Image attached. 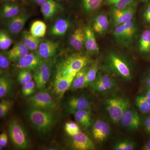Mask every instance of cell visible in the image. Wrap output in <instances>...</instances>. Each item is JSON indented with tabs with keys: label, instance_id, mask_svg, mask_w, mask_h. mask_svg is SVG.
<instances>
[{
	"label": "cell",
	"instance_id": "obj_23",
	"mask_svg": "<svg viewBox=\"0 0 150 150\" xmlns=\"http://www.w3.org/2000/svg\"><path fill=\"white\" fill-rule=\"evenodd\" d=\"M75 120L78 123L85 128H88L91 124V110L83 109L73 112Z\"/></svg>",
	"mask_w": 150,
	"mask_h": 150
},
{
	"label": "cell",
	"instance_id": "obj_26",
	"mask_svg": "<svg viewBox=\"0 0 150 150\" xmlns=\"http://www.w3.org/2000/svg\"><path fill=\"white\" fill-rule=\"evenodd\" d=\"M22 42L30 51H34L38 49L40 43V38L35 37L30 32L25 31L22 35Z\"/></svg>",
	"mask_w": 150,
	"mask_h": 150
},
{
	"label": "cell",
	"instance_id": "obj_15",
	"mask_svg": "<svg viewBox=\"0 0 150 150\" xmlns=\"http://www.w3.org/2000/svg\"><path fill=\"white\" fill-rule=\"evenodd\" d=\"M135 9L131 6L123 9L114 8L112 12V18L117 26L131 21L134 16Z\"/></svg>",
	"mask_w": 150,
	"mask_h": 150
},
{
	"label": "cell",
	"instance_id": "obj_50",
	"mask_svg": "<svg viewBox=\"0 0 150 150\" xmlns=\"http://www.w3.org/2000/svg\"><path fill=\"white\" fill-rule=\"evenodd\" d=\"M142 1H149V0H142Z\"/></svg>",
	"mask_w": 150,
	"mask_h": 150
},
{
	"label": "cell",
	"instance_id": "obj_49",
	"mask_svg": "<svg viewBox=\"0 0 150 150\" xmlns=\"http://www.w3.org/2000/svg\"><path fill=\"white\" fill-rule=\"evenodd\" d=\"M147 85L149 87V88H150V76L149 78V79L147 81Z\"/></svg>",
	"mask_w": 150,
	"mask_h": 150
},
{
	"label": "cell",
	"instance_id": "obj_40",
	"mask_svg": "<svg viewBox=\"0 0 150 150\" xmlns=\"http://www.w3.org/2000/svg\"><path fill=\"white\" fill-rule=\"evenodd\" d=\"M135 148V144L130 141H122L115 144L114 149L115 150H132Z\"/></svg>",
	"mask_w": 150,
	"mask_h": 150
},
{
	"label": "cell",
	"instance_id": "obj_8",
	"mask_svg": "<svg viewBox=\"0 0 150 150\" xmlns=\"http://www.w3.org/2000/svg\"><path fill=\"white\" fill-rule=\"evenodd\" d=\"M50 67L47 63L43 62L34 71L33 80L36 84V88L41 90L45 88L50 77Z\"/></svg>",
	"mask_w": 150,
	"mask_h": 150
},
{
	"label": "cell",
	"instance_id": "obj_22",
	"mask_svg": "<svg viewBox=\"0 0 150 150\" xmlns=\"http://www.w3.org/2000/svg\"><path fill=\"white\" fill-rule=\"evenodd\" d=\"M61 9L62 7L54 0H47L40 6V11L45 19L51 18Z\"/></svg>",
	"mask_w": 150,
	"mask_h": 150
},
{
	"label": "cell",
	"instance_id": "obj_35",
	"mask_svg": "<svg viewBox=\"0 0 150 150\" xmlns=\"http://www.w3.org/2000/svg\"><path fill=\"white\" fill-rule=\"evenodd\" d=\"M103 1V0H82L83 6L86 11H93L100 6Z\"/></svg>",
	"mask_w": 150,
	"mask_h": 150
},
{
	"label": "cell",
	"instance_id": "obj_33",
	"mask_svg": "<svg viewBox=\"0 0 150 150\" xmlns=\"http://www.w3.org/2000/svg\"><path fill=\"white\" fill-rule=\"evenodd\" d=\"M109 4L115 8L123 9L132 6L134 0H106Z\"/></svg>",
	"mask_w": 150,
	"mask_h": 150
},
{
	"label": "cell",
	"instance_id": "obj_11",
	"mask_svg": "<svg viewBox=\"0 0 150 150\" xmlns=\"http://www.w3.org/2000/svg\"><path fill=\"white\" fill-rule=\"evenodd\" d=\"M91 85L93 91L102 93L112 88L115 82L112 78L108 75H99Z\"/></svg>",
	"mask_w": 150,
	"mask_h": 150
},
{
	"label": "cell",
	"instance_id": "obj_47",
	"mask_svg": "<svg viewBox=\"0 0 150 150\" xmlns=\"http://www.w3.org/2000/svg\"><path fill=\"white\" fill-rule=\"evenodd\" d=\"M33 1H34L37 4L41 6V5L43 4V3L46 1L47 0H33Z\"/></svg>",
	"mask_w": 150,
	"mask_h": 150
},
{
	"label": "cell",
	"instance_id": "obj_27",
	"mask_svg": "<svg viewBox=\"0 0 150 150\" xmlns=\"http://www.w3.org/2000/svg\"><path fill=\"white\" fill-rule=\"evenodd\" d=\"M20 13L19 6L16 4L6 3L3 6L1 15L5 19L12 18Z\"/></svg>",
	"mask_w": 150,
	"mask_h": 150
},
{
	"label": "cell",
	"instance_id": "obj_44",
	"mask_svg": "<svg viewBox=\"0 0 150 150\" xmlns=\"http://www.w3.org/2000/svg\"><path fill=\"white\" fill-rule=\"evenodd\" d=\"M144 18L147 23L150 24V4L145 9L144 13Z\"/></svg>",
	"mask_w": 150,
	"mask_h": 150
},
{
	"label": "cell",
	"instance_id": "obj_16",
	"mask_svg": "<svg viewBox=\"0 0 150 150\" xmlns=\"http://www.w3.org/2000/svg\"><path fill=\"white\" fill-rule=\"evenodd\" d=\"M59 43L51 40L40 42L38 48V54L43 59H48L54 56L59 48Z\"/></svg>",
	"mask_w": 150,
	"mask_h": 150
},
{
	"label": "cell",
	"instance_id": "obj_13",
	"mask_svg": "<svg viewBox=\"0 0 150 150\" xmlns=\"http://www.w3.org/2000/svg\"><path fill=\"white\" fill-rule=\"evenodd\" d=\"M67 106L69 111L72 113L75 111L83 109L91 110L92 108L91 101L85 96L71 98L67 101Z\"/></svg>",
	"mask_w": 150,
	"mask_h": 150
},
{
	"label": "cell",
	"instance_id": "obj_38",
	"mask_svg": "<svg viewBox=\"0 0 150 150\" xmlns=\"http://www.w3.org/2000/svg\"><path fill=\"white\" fill-rule=\"evenodd\" d=\"M65 131L70 137L77 134L81 130L77 123L74 122H69L65 124Z\"/></svg>",
	"mask_w": 150,
	"mask_h": 150
},
{
	"label": "cell",
	"instance_id": "obj_39",
	"mask_svg": "<svg viewBox=\"0 0 150 150\" xmlns=\"http://www.w3.org/2000/svg\"><path fill=\"white\" fill-rule=\"evenodd\" d=\"M36 84L34 80H32L23 86L22 93L24 96H28L32 95L35 91Z\"/></svg>",
	"mask_w": 150,
	"mask_h": 150
},
{
	"label": "cell",
	"instance_id": "obj_31",
	"mask_svg": "<svg viewBox=\"0 0 150 150\" xmlns=\"http://www.w3.org/2000/svg\"><path fill=\"white\" fill-rule=\"evenodd\" d=\"M12 83L11 80L6 77L0 78V98L6 96L11 91Z\"/></svg>",
	"mask_w": 150,
	"mask_h": 150
},
{
	"label": "cell",
	"instance_id": "obj_52",
	"mask_svg": "<svg viewBox=\"0 0 150 150\" xmlns=\"http://www.w3.org/2000/svg\"><path fill=\"white\" fill-rule=\"evenodd\" d=\"M23 1H25V0H22Z\"/></svg>",
	"mask_w": 150,
	"mask_h": 150
},
{
	"label": "cell",
	"instance_id": "obj_25",
	"mask_svg": "<svg viewBox=\"0 0 150 150\" xmlns=\"http://www.w3.org/2000/svg\"><path fill=\"white\" fill-rule=\"evenodd\" d=\"M87 70V68L86 67L78 72L73 80L70 88L73 90H76L87 86L86 74Z\"/></svg>",
	"mask_w": 150,
	"mask_h": 150
},
{
	"label": "cell",
	"instance_id": "obj_30",
	"mask_svg": "<svg viewBox=\"0 0 150 150\" xmlns=\"http://www.w3.org/2000/svg\"><path fill=\"white\" fill-rule=\"evenodd\" d=\"M139 50L142 53H148L150 51V29L144 30L139 40Z\"/></svg>",
	"mask_w": 150,
	"mask_h": 150
},
{
	"label": "cell",
	"instance_id": "obj_28",
	"mask_svg": "<svg viewBox=\"0 0 150 150\" xmlns=\"http://www.w3.org/2000/svg\"><path fill=\"white\" fill-rule=\"evenodd\" d=\"M109 25L108 19L106 16L100 14L98 16L93 23V29L95 32L102 34L106 31Z\"/></svg>",
	"mask_w": 150,
	"mask_h": 150
},
{
	"label": "cell",
	"instance_id": "obj_2",
	"mask_svg": "<svg viewBox=\"0 0 150 150\" xmlns=\"http://www.w3.org/2000/svg\"><path fill=\"white\" fill-rule=\"evenodd\" d=\"M88 62L89 59L86 56H70L59 64L56 73L74 78L78 72L85 67Z\"/></svg>",
	"mask_w": 150,
	"mask_h": 150
},
{
	"label": "cell",
	"instance_id": "obj_42",
	"mask_svg": "<svg viewBox=\"0 0 150 150\" xmlns=\"http://www.w3.org/2000/svg\"><path fill=\"white\" fill-rule=\"evenodd\" d=\"M9 59L7 56H4L3 54L0 55V68L1 69L5 70L8 68L10 65Z\"/></svg>",
	"mask_w": 150,
	"mask_h": 150
},
{
	"label": "cell",
	"instance_id": "obj_46",
	"mask_svg": "<svg viewBox=\"0 0 150 150\" xmlns=\"http://www.w3.org/2000/svg\"><path fill=\"white\" fill-rule=\"evenodd\" d=\"M142 149L144 150H150V140L148 141L142 147Z\"/></svg>",
	"mask_w": 150,
	"mask_h": 150
},
{
	"label": "cell",
	"instance_id": "obj_17",
	"mask_svg": "<svg viewBox=\"0 0 150 150\" xmlns=\"http://www.w3.org/2000/svg\"><path fill=\"white\" fill-rule=\"evenodd\" d=\"M136 32V27L134 23L129 21L117 26L114 29L115 37L120 39H129Z\"/></svg>",
	"mask_w": 150,
	"mask_h": 150
},
{
	"label": "cell",
	"instance_id": "obj_3",
	"mask_svg": "<svg viewBox=\"0 0 150 150\" xmlns=\"http://www.w3.org/2000/svg\"><path fill=\"white\" fill-rule=\"evenodd\" d=\"M129 99L121 97L113 98L107 100L106 108L111 120L115 123L121 121L126 110L129 109Z\"/></svg>",
	"mask_w": 150,
	"mask_h": 150
},
{
	"label": "cell",
	"instance_id": "obj_51",
	"mask_svg": "<svg viewBox=\"0 0 150 150\" xmlns=\"http://www.w3.org/2000/svg\"><path fill=\"white\" fill-rule=\"evenodd\" d=\"M4 1H13V0H4Z\"/></svg>",
	"mask_w": 150,
	"mask_h": 150
},
{
	"label": "cell",
	"instance_id": "obj_4",
	"mask_svg": "<svg viewBox=\"0 0 150 150\" xmlns=\"http://www.w3.org/2000/svg\"><path fill=\"white\" fill-rule=\"evenodd\" d=\"M8 133L11 142L17 148L20 149L28 148L30 142L27 133L17 120L11 121L9 125Z\"/></svg>",
	"mask_w": 150,
	"mask_h": 150
},
{
	"label": "cell",
	"instance_id": "obj_6",
	"mask_svg": "<svg viewBox=\"0 0 150 150\" xmlns=\"http://www.w3.org/2000/svg\"><path fill=\"white\" fill-rule=\"evenodd\" d=\"M70 145L74 150H92L95 149L94 144L91 139L81 131L70 136Z\"/></svg>",
	"mask_w": 150,
	"mask_h": 150
},
{
	"label": "cell",
	"instance_id": "obj_5",
	"mask_svg": "<svg viewBox=\"0 0 150 150\" xmlns=\"http://www.w3.org/2000/svg\"><path fill=\"white\" fill-rule=\"evenodd\" d=\"M27 103L30 108L36 109L54 110L56 107V102L51 93L45 89L29 97Z\"/></svg>",
	"mask_w": 150,
	"mask_h": 150
},
{
	"label": "cell",
	"instance_id": "obj_36",
	"mask_svg": "<svg viewBox=\"0 0 150 150\" xmlns=\"http://www.w3.org/2000/svg\"><path fill=\"white\" fill-rule=\"evenodd\" d=\"M33 79V75L29 70H21L17 76L18 81L22 86L32 81Z\"/></svg>",
	"mask_w": 150,
	"mask_h": 150
},
{
	"label": "cell",
	"instance_id": "obj_48",
	"mask_svg": "<svg viewBox=\"0 0 150 150\" xmlns=\"http://www.w3.org/2000/svg\"><path fill=\"white\" fill-rule=\"evenodd\" d=\"M145 96L146 98L148 101L150 103V88L148 90V91H147L146 93Z\"/></svg>",
	"mask_w": 150,
	"mask_h": 150
},
{
	"label": "cell",
	"instance_id": "obj_41",
	"mask_svg": "<svg viewBox=\"0 0 150 150\" xmlns=\"http://www.w3.org/2000/svg\"><path fill=\"white\" fill-rule=\"evenodd\" d=\"M11 102L10 100H4L0 103V118L5 116L10 110L11 107Z\"/></svg>",
	"mask_w": 150,
	"mask_h": 150
},
{
	"label": "cell",
	"instance_id": "obj_24",
	"mask_svg": "<svg viewBox=\"0 0 150 150\" xmlns=\"http://www.w3.org/2000/svg\"><path fill=\"white\" fill-rule=\"evenodd\" d=\"M70 27V23L65 19L60 18L56 21L50 30L51 35L62 36L64 35Z\"/></svg>",
	"mask_w": 150,
	"mask_h": 150
},
{
	"label": "cell",
	"instance_id": "obj_29",
	"mask_svg": "<svg viewBox=\"0 0 150 150\" xmlns=\"http://www.w3.org/2000/svg\"><path fill=\"white\" fill-rule=\"evenodd\" d=\"M47 26L43 22L38 20L33 23L30 27V32L35 37L40 38L45 36Z\"/></svg>",
	"mask_w": 150,
	"mask_h": 150
},
{
	"label": "cell",
	"instance_id": "obj_21",
	"mask_svg": "<svg viewBox=\"0 0 150 150\" xmlns=\"http://www.w3.org/2000/svg\"><path fill=\"white\" fill-rule=\"evenodd\" d=\"M85 32V45L87 50L93 53H96L99 51L98 46L93 30L90 26L84 27Z\"/></svg>",
	"mask_w": 150,
	"mask_h": 150
},
{
	"label": "cell",
	"instance_id": "obj_18",
	"mask_svg": "<svg viewBox=\"0 0 150 150\" xmlns=\"http://www.w3.org/2000/svg\"><path fill=\"white\" fill-rule=\"evenodd\" d=\"M110 64L118 74L126 79H130L131 72L129 67L125 62L116 55H111L110 57Z\"/></svg>",
	"mask_w": 150,
	"mask_h": 150
},
{
	"label": "cell",
	"instance_id": "obj_9",
	"mask_svg": "<svg viewBox=\"0 0 150 150\" xmlns=\"http://www.w3.org/2000/svg\"><path fill=\"white\" fill-rule=\"evenodd\" d=\"M74 78L56 73L54 81V90L58 96L62 97L70 88Z\"/></svg>",
	"mask_w": 150,
	"mask_h": 150
},
{
	"label": "cell",
	"instance_id": "obj_37",
	"mask_svg": "<svg viewBox=\"0 0 150 150\" xmlns=\"http://www.w3.org/2000/svg\"><path fill=\"white\" fill-rule=\"evenodd\" d=\"M98 67L97 64H94L88 70L86 74L87 86L93 82L96 78Z\"/></svg>",
	"mask_w": 150,
	"mask_h": 150
},
{
	"label": "cell",
	"instance_id": "obj_43",
	"mask_svg": "<svg viewBox=\"0 0 150 150\" xmlns=\"http://www.w3.org/2000/svg\"><path fill=\"white\" fill-rule=\"evenodd\" d=\"M8 142V137L5 133H3L0 135V150L6 146Z\"/></svg>",
	"mask_w": 150,
	"mask_h": 150
},
{
	"label": "cell",
	"instance_id": "obj_1",
	"mask_svg": "<svg viewBox=\"0 0 150 150\" xmlns=\"http://www.w3.org/2000/svg\"><path fill=\"white\" fill-rule=\"evenodd\" d=\"M53 111L30 108L26 113L35 129L40 133H45L51 130L56 123V116Z\"/></svg>",
	"mask_w": 150,
	"mask_h": 150
},
{
	"label": "cell",
	"instance_id": "obj_34",
	"mask_svg": "<svg viewBox=\"0 0 150 150\" xmlns=\"http://www.w3.org/2000/svg\"><path fill=\"white\" fill-rule=\"evenodd\" d=\"M13 41L9 35L4 30L0 32V48L6 50L8 49L12 44Z\"/></svg>",
	"mask_w": 150,
	"mask_h": 150
},
{
	"label": "cell",
	"instance_id": "obj_7",
	"mask_svg": "<svg viewBox=\"0 0 150 150\" xmlns=\"http://www.w3.org/2000/svg\"><path fill=\"white\" fill-rule=\"evenodd\" d=\"M16 66L20 70L34 71L43 62V59L38 54L30 53L25 55L17 61Z\"/></svg>",
	"mask_w": 150,
	"mask_h": 150
},
{
	"label": "cell",
	"instance_id": "obj_45",
	"mask_svg": "<svg viewBox=\"0 0 150 150\" xmlns=\"http://www.w3.org/2000/svg\"><path fill=\"white\" fill-rule=\"evenodd\" d=\"M144 127L146 131L149 134H150V115L148 116L145 120Z\"/></svg>",
	"mask_w": 150,
	"mask_h": 150
},
{
	"label": "cell",
	"instance_id": "obj_19",
	"mask_svg": "<svg viewBox=\"0 0 150 150\" xmlns=\"http://www.w3.org/2000/svg\"><path fill=\"white\" fill-rule=\"evenodd\" d=\"M29 51L22 42H19L7 53L6 56L11 62H16L29 54Z\"/></svg>",
	"mask_w": 150,
	"mask_h": 150
},
{
	"label": "cell",
	"instance_id": "obj_32",
	"mask_svg": "<svg viewBox=\"0 0 150 150\" xmlns=\"http://www.w3.org/2000/svg\"><path fill=\"white\" fill-rule=\"evenodd\" d=\"M136 104L140 111L143 113L150 112V103L144 96H139L136 98Z\"/></svg>",
	"mask_w": 150,
	"mask_h": 150
},
{
	"label": "cell",
	"instance_id": "obj_12",
	"mask_svg": "<svg viewBox=\"0 0 150 150\" xmlns=\"http://www.w3.org/2000/svg\"><path fill=\"white\" fill-rule=\"evenodd\" d=\"M123 127L131 131L139 129L141 125L139 115L135 110L128 109L123 114L121 120Z\"/></svg>",
	"mask_w": 150,
	"mask_h": 150
},
{
	"label": "cell",
	"instance_id": "obj_14",
	"mask_svg": "<svg viewBox=\"0 0 150 150\" xmlns=\"http://www.w3.org/2000/svg\"><path fill=\"white\" fill-rule=\"evenodd\" d=\"M29 16L28 14L20 13L18 15L8 19L7 27L9 32L13 35L18 34L26 23Z\"/></svg>",
	"mask_w": 150,
	"mask_h": 150
},
{
	"label": "cell",
	"instance_id": "obj_10",
	"mask_svg": "<svg viewBox=\"0 0 150 150\" xmlns=\"http://www.w3.org/2000/svg\"><path fill=\"white\" fill-rule=\"evenodd\" d=\"M110 131V126L108 123L102 120H97L93 124L92 134L95 140L101 143L108 137Z\"/></svg>",
	"mask_w": 150,
	"mask_h": 150
},
{
	"label": "cell",
	"instance_id": "obj_20",
	"mask_svg": "<svg viewBox=\"0 0 150 150\" xmlns=\"http://www.w3.org/2000/svg\"><path fill=\"white\" fill-rule=\"evenodd\" d=\"M85 32L84 28L79 27L75 29L69 38L71 46L76 51H80L85 45Z\"/></svg>",
	"mask_w": 150,
	"mask_h": 150
}]
</instances>
